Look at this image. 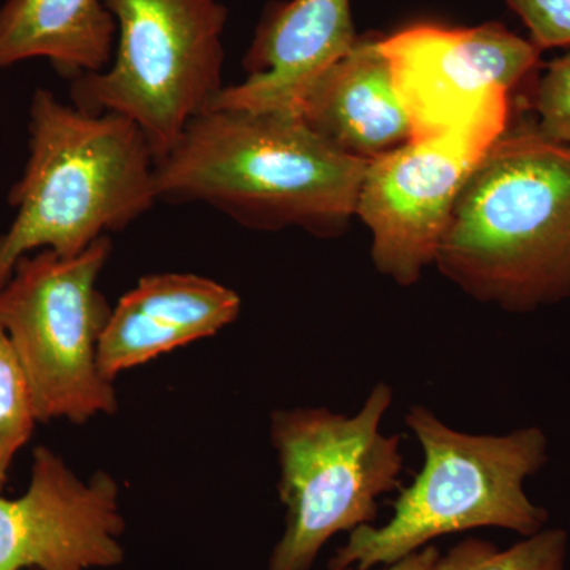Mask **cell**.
Returning <instances> with one entry per match:
<instances>
[{
  "label": "cell",
  "instance_id": "cell-4",
  "mask_svg": "<svg viewBox=\"0 0 570 570\" xmlns=\"http://www.w3.org/2000/svg\"><path fill=\"white\" fill-rule=\"evenodd\" d=\"M423 450V468L401 487L387 523L348 532L328 570L393 564L434 540L479 528H499L530 538L546 530L549 512L527 493L528 479L550 460V442L539 426L505 434L455 430L423 404L404 415Z\"/></svg>",
  "mask_w": 570,
  "mask_h": 570
},
{
  "label": "cell",
  "instance_id": "cell-1",
  "mask_svg": "<svg viewBox=\"0 0 570 570\" xmlns=\"http://www.w3.org/2000/svg\"><path fill=\"white\" fill-rule=\"evenodd\" d=\"M367 160L291 112L206 108L156 160L157 202L204 204L255 230L330 238L355 214Z\"/></svg>",
  "mask_w": 570,
  "mask_h": 570
},
{
  "label": "cell",
  "instance_id": "cell-6",
  "mask_svg": "<svg viewBox=\"0 0 570 570\" xmlns=\"http://www.w3.org/2000/svg\"><path fill=\"white\" fill-rule=\"evenodd\" d=\"M118 28L110 66L70 85L71 105L140 127L159 160L225 88L220 0H105Z\"/></svg>",
  "mask_w": 570,
  "mask_h": 570
},
{
  "label": "cell",
  "instance_id": "cell-14",
  "mask_svg": "<svg viewBox=\"0 0 570 570\" xmlns=\"http://www.w3.org/2000/svg\"><path fill=\"white\" fill-rule=\"evenodd\" d=\"M105 0H6L0 6V70L47 59L62 77L99 73L115 52Z\"/></svg>",
  "mask_w": 570,
  "mask_h": 570
},
{
  "label": "cell",
  "instance_id": "cell-16",
  "mask_svg": "<svg viewBox=\"0 0 570 570\" xmlns=\"http://www.w3.org/2000/svg\"><path fill=\"white\" fill-rule=\"evenodd\" d=\"M37 423L28 377L0 325V494L18 452L31 441Z\"/></svg>",
  "mask_w": 570,
  "mask_h": 570
},
{
  "label": "cell",
  "instance_id": "cell-17",
  "mask_svg": "<svg viewBox=\"0 0 570 570\" xmlns=\"http://www.w3.org/2000/svg\"><path fill=\"white\" fill-rule=\"evenodd\" d=\"M535 129L550 140L570 145V52L547 63L531 97Z\"/></svg>",
  "mask_w": 570,
  "mask_h": 570
},
{
  "label": "cell",
  "instance_id": "cell-19",
  "mask_svg": "<svg viewBox=\"0 0 570 570\" xmlns=\"http://www.w3.org/2000/svg\"><path fill=\"white\" fill-rule=\"evenodd\" d=\"M441 551L431 543L425 549L415 551V553L409 554L403 560L393 562V564L381 566V568L373 569H360L352 566L343 570H433L434 562H436Z\"/></svg>",
  "mask_w": 570,
  "mask_h": 570
},
{
  "label": "cell",
  "instance_id": "cell-15",
  "mask_svg": "<svg viewBox=\"0 0 570 570\" xmlns=\"http://www.w3.org/2000/svg\"><path fill=\"white\" fill-rule=\"evenodd\" d=\"M569 535L561 528H546L509 549L479 538H468L439 554L433 570H566Z\"/></svg>",
  "mask_w": 570,
  "mask_h": 570
},
{
  "label": "cell",
  "instance_id": "cell-3",
  "mask_svg": "<svg viewBox=\"0 0 570 570\" xmlns=\"http://www.w3.org/2000/svg\"><path fill=\"white\" fill-rule=\"evenodd\" d=\"M154 168L137 124L36 89L28 163L9 195L17 214L0 235V288L24 255L48 249L73 257L149 212L157 202Z\"/></svg>",
  "mask_w": 570,
  "mask_h": 570
},
{
  "label": "cell",
  "instance_id": "cell-13",
  "mask_svg": "<svg viewBox=\"0 0 570 570\" xmlns=\"http://www.w3.org/2000/svg\"><path fill=\"white\" fill-rule=\"evenodd\" d=\"M381 37H358L295 111L318 137L367 163L412 140L411 119L397 96Z\"/></svg>",
  "mask_w": 570,
  "mask_h": 570
},
{
  "label": "cell",
  "instance_id": "cell-18",
  "mask_svg": "<svg viewBox=\"0 0 570 570\" xmlns=\"http://www.w3.org/2000/svg\"><path fill=\"white\" fill-rule=\"evenodd\" d=\"M540 52L570 47V0H505Z\"/></svg>",
  "mask_w": 570,
  "mask_h": 570
},
{
  "label": "cell",
  "instance_id": "cell-2",
  "mask_svg": "<svg viewBox=\"0 0 570 570\" xmlns=\"http://www.w3.org/2000/svg\"><path fill=\"white\" fill-rule=\"evenodd\" d=\"M475 302L527 314L570 299V145L505 130L456 198L436 262Z\"/></svg>",
  "mask_w": 570,
  "mask_h": 570
},
{
  "label": "cell",
  "instance_id": "cell-10",
  "mask_svg": "<svg viewBox=\"0 0 570 570\" xmlns=\"http://www.w3.org/2000/svg\"><path fill=\"white\" fill-rule=\"evenodd\" d=\"M121 491L108 472L81 479L55 450H33L20 498L0 494V570H97L122 564Z\"/></svg>",
  "mask_w": 570,
  "mask_h": 570
},
{
  "label": "cell",
  "instance_id": "cell-5",
  "mask_svg": "<svg viewBox=\"0 0 570 570\" xmlns=\"http://www.w3.org/2000/svg\"><path fill=\"white\" fill-rule=\"evenodd\" d=\"M395 393L377 382L354 415L276 409L269 438L285 528L268 570H311L328 540L377 520V499L401 489L400 434H385Z\"/></svg>",
  "mask_w": 570,
  "mask_h": 570
},
{
  "label": "cell",
  "instance_id": "cell-12",
  "mask_svg": "<svg viewBox=\"0 0 570 570\" xmlns=\"http://www.w3.org/2000/svg\"><path fill=\"white\" fill-rule=\"evenodd\" d=\"M242 298L232 288L193 275L159 273L141 277L112 307L99 344V367L115 382L124 371L234 324Z\"/></svg>",
  "mask_w": 570,
  "mask_h": 570
},
{
  "label": "cell",
  "instance_id": "cell-8",
  "mask_svg": "<svg viewBox=\"0 0 570 570\" xmlns=\"http://www.w3.org/2000/svg\"><path fill=\"white\" fill-rule=\"evenodd\" d=\"M508 122L483 116L367 163L355 214L371 230L381 275L409 287L434 265L464 183Z\"/></svg>",
  "mask_w": 570,
  "mask_h": 570
},
{
  "label": "cell",
  "instance_id": "cell-11",
  "mask_svg": "<svg viewBox=\"0 0 570 570\" xmlns=\"http://www.w3.org/2000/svg\"><path fill=\"white\" fill-rule=\"evenodd\" d=\"M356 40L351 0L269 3L243 61L246 80L225 86L208 108L295 115L314 82Z\"/></svg>",
  "mask_w": 570,
  "mask_h": 570
},
{
  "label": "cell",
  "instance_id": "cell-7",
  "mask_svg": "<svg viewBox=\"0 0 570 570\" xmlns=\"http://www.w3.org/2000/svg\"><path fill=\"white\" fill-rule=\"evenodd\" d=\"M110 236L73 257L24 255L0 288V325L20 360L39 423L89 422L118 411L115 382L99 367L112 307L97 287Z\"/></svg>",
  "mask_w": 570,
  "mask_h": 570
},
{
  "label": "cell",
  "instance_id": "cell-9",
  "mask_svg": "<svg viewBox=\"0 0 570 570\" xmlns=\"http://www.w3.org/2000/svg\"><path fill=\"white\" fill-rule=\"evenodd\" d=\"M412 140L491 115L539 67L540 51L501 22L449 28L419 22L381 37Z\"/></svg>",
  "mask_w": 570,
  "mask_h": 570
}]
</instances>
